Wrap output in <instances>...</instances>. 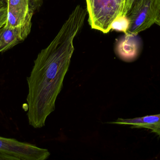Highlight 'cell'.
I'll return each mask as SVG.
<instances>
[{
	"label": "cell",
	"instance_id": "6da1fadb",
	"mask_svg": "<svg viewBox=\"0 0 160 160\" xmlns=\"http://www.w3.org/2000/svg\"><path fill=\"white\" fill-rule=\"evenodd\" d=\"M87 14L86 9L78 5L54 39L34 61L27 78L26 100L28 121L35 128L44 126L48 116L55 111V101L75 50L74 40L83 25Z\"/></svg>",
	"mask_w": 160,
	"mask_h": 160
},
{
	"label": "cell",
	"instance_id": "7a4b0ae2",
	"mask_svg": "<svg viewBox=\"0 0 160 160\" xmlns=\"http://www.w3.org/2000/svg\"><path fill=\"white\" fill-rule=\"evenodd\" d=\"M91 28L107 34L114 22L122 16L126 0H85Z\"/></svg>",
	"mask_w": 160,
	"mask_h": 160
},
{
	"label": "cell",
	"instance_id": "3957f363",
	"mask_svg": "<svg viewBox=\"0 0 160 160\" xmlns=\"http://www.w3.org/2000/svg\"><path fill=\"white\" fill-rule=\"evenodd\" d=\"M160 14V0H136L127 16L129 26L126 34L138 35L155 23Z\"/></svg>",
	"mask_w": 160,
	"mask_h": 160
},
{
	"label": "cell",
	"instance_id": "277c9868",
	"mask_svg": "<svg viewBox=\"0 0 160 160\" xmlns=\"http://www.w3.org/2000/svg\"><path fill=\"white\" fill-rule=\"evenodd\" d=\"M0 152L19 160H45L50 156L48 149L20 142L13 138L0 136Z\"/></svg>",
	"mask_w": 160,
	"mask_h": 160
},
{
	"label": "cell",
	"instance_id": "5b68a950",
	"mask_svg": "<svg viewBox=\"0 0 160 160\" xmlns=\"http://www.w3.org/2000/svg\"><path fill=\"white\" fill-rule=\"evenodd\" d=\"M7 20L5 25L10 27L32 26L34 12L29 0H7Z\"/></svg>",
	"mask_w": 160,
	"mask_h": 160
},
{
	"label": "cell",
	"instance_id": "8992f818",
	"mask_svg": "<svg viewBox=\"0 0 160 160\" xmlns=\"http://www.w3.org/2000/svg\"><path fill=\"white\" fill-rule=\"evenodd\" d=\"M32 26L10 27L4 25L0 30V53L4 52L21 42L30 34Z\"/></svg>",
	"mask_w": 160,
	"mask_h": 160
},
{
	"label": "cell",
	"instance_id": "52a82bcc",
	"mask_svg": "<svg viewBox=\"0 0 160 160\" xmlns=\"http://www.w3.org/2000/svg\"><path fill=\"white\" fill-rule=\"evenodd\" d=\"M141 46V40L138 35L125 34L117 43L116 53L123 61L131 62L138 57Z\"/></svg>",
	"mask_w": 160,
	"mask_h": 160
},
{
	"label": "cell",
	"instance_id": "ba28073f",
	"mask_svg": "<svg viewBox=\"0 0 160 160\" xmlns=\"http://www.w3.org/2000/svg\"><path fill=\"white\" fill-rule=\"evenodd\" d=\"M108 123L130 126L132 128L147 129L160 137V114L131 119L119 118Z\"/></svg>",
	"mask_w": 160,
	"mask_h": 160
},
{
	"label": "cell",
	"instance_id": "9c48e42d",
	"mask_svg": "<svg viewBox=\"0 0 160 160\" xmlns=\"http://www.w3.org/2000/svg\"><path fill=\"white\" fill-rule=\"evenodd\" d=\"M129 26V21L127 16H121L116 20L112 25V30L123 32L126 34Z\"/></svg>",
	"mask_w": 160,
	"mask_h": 160
},
{
	"label": "cell",
	"instance_id": "30bf717a",
	"mask_svg": "<svg viewBox=\"0 0 160 160\" xmlns=\"http://www.w3.org/2000/svg\"><path fill=\"white\" fill-rule=\"evenodd\" d=\"M7 8L0 9V28L2 27L7 22Z\"/></svg>",
	"mask_w": 160,
	"mask_h": 160
},
{
	"label": "cell",
	"instance_id": "8fae6325",
	"mask_svg": "<svg viewBox=\"0 0 160 160\" xmlns=\"http://www.w3.org/2000/svg\"><path fill=\"white\" fill-rule=\"evenodd\" d=\"M31 8L34 12L38 11L43 3V0H29Z\"/></svg>",
	"mask_w": 160,
	"mask_h": 160
},
{
	"label": "cell",
	"instance_id": "7c38bea8",
	"mask_svg": "<svg viewBox=\"0 0 160 160\" xmlns=\"http://www.w3.org/2000/svg\"><path fill=\"white\" fill-rule=\"evenodd\" d=\"M136 1V0H126L125 8L121 16H127V14Z\"/></svg>",
	"mask_w": 160,
	"mask_h": 160
},
{
	"label": "cell",
	"instance_id": "4fadbf2b",
	"mask_svg": "<svg viewBox=\"0 0 160 160\" xmlns=\"http://www.w3.org/2000/svg\"><path fill=\"white\" fill-rule=\"evenodd\" d=\"M0 160H19L15 157L0 152Z\"/></svg>",
	"mask_w": 160,
	"mask_h": 160
},
{
	"label": "cell",
	"instance_id": "5bb4252c",
	"mask_svg": "<svg viewBox=\"0 0 160 160\" xmlns=\"http://www.w3.org/2000/svg\"><path fill=\"white\" fill-rule=\"evenodd\" d=\"M6 7V3L4 2V1H2V0H0V9Z\"/></svg>",
	"mask_w": 160,
	"mask_h": 160
},
{
	"label": "cell",
	"instance_id": "9a60e30c",
	"mask_svg": "<svg viewBox=\"0 0 160 160\" xmlns=\"http://www.w3.org/2000/svg\"><path fill=\"white\" fill-rule=\"evenodd\" d=\"M155 23L158 25L159 26H160V14L158 17V18L156 20V22H155Z\"/></svg>",
	"mask_w": 160,
	"mask_h": 160
},
{
	"label": "cell",
	"instance_id": "2e32d148",
	"mask_svg": "<svg viewBox=\"0 0 160 160\" xmlns=\"http://www.w3.org/2000/svg\"><path fill=\"white\" fill-rule=\"evenodd\" d=\"M2 1H4V2H5V3H6L7 2V0H2Z\"/></svg>",
	"mask_w": 160,
	"mask_h": 160
},
{
	"label": "cell",
	"instance_id": "e0dca14e",
	"mask_svg": "<svg viewBox=\"0 0 160 160\" xmlns=\"http://www.w3.org/2000/svg\"><path fill=\"white\" fill-rule=\"evenodd\" d=\"M1 28H0V30H1Z\"/></svg>",
	"mask_w": 160,
	"mask_h": 160
}]
</instances>
